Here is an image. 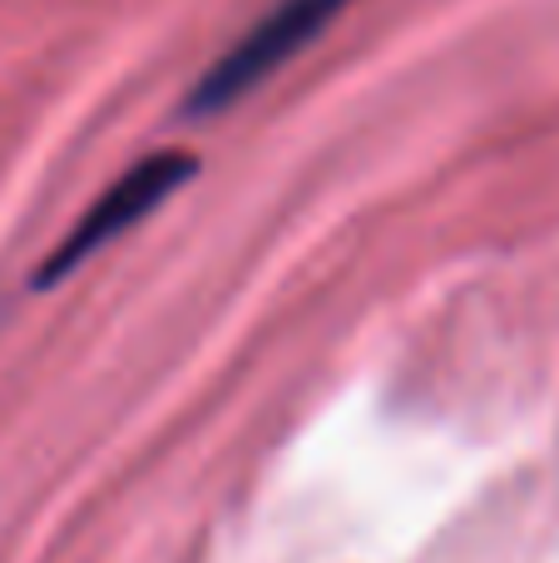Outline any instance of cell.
I'll return each instance as SVG.
<instances>
[{
	"instance_id": "6da1fadb",
	"label": "cell",
	"mask_w": 559,
	"mask_h": 563,
	"mask_svg": "<svg viewBox=\"0 0 559 563\" xmlns=\"http://www.w3.org/2000/svg\"><path fill=\"white\" fill-rule=\"evenodd\" d=\"M347 0H283L277 10H267L243 40H238L228 55H218V65L208 69L194 85L188 109L194 114H218V109L238 104L243 95H253L273 69L293 65L337 15H342Z\"/></svg>"
},
{
	"instance_id": "7a4b0ae2",
	"label": "cell",
	"mask_w": 559,
	"mask_h": 563,
	"mask_svg": "<svg viewBox=\"0 0 559 563\" xmlns=\"http://www.w3.org/2000/svg\"><path fill=\"white\" fill-rule=\"evenodd\" d=\"M194 168H198L194 154H149V158H139V164L129 168L124 178H114V184L85 208V218L59 238L55 253H50L45 267L35 273V282L40 287H55L59 277L75 273V267L85 263V257H95L105 243H114V238H124L129 228H139L154 208H164L168 198L194 178Z\"/></svg>"
}]
</instances>
